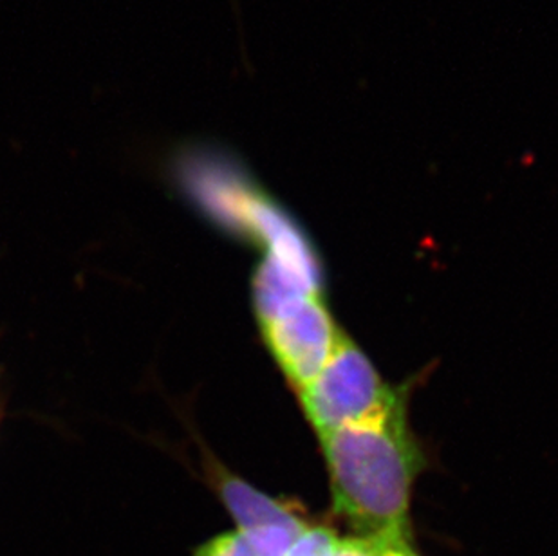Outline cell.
I'll return each instance as SVG.
<instances>
[{
    "mask_svg": "<svg viewBox=\"0 0 558 556\" xmlns=\"http://www.w3.org/2000/svg\"><path fill=\"white\" fill-rule=\"evenodd\" d=\"M332 513L353 536L412 539L411 499L423 456L405 420V398L369 420L320 437Z\"/></svg>",
    "mask_w": 558,
    "mask_h": 556,
    "instance_id": "obj_1",
    "label": "cell"
},
{
    "mask_svg": "<svg viewBox=\"0 0 558 556\" xmlns=\"http://www.w3.org/2000/svg\"><path fill=\"white\" fill-rule=\"evenodd\" d=\"M299 394L307 420L320 437L369 420L405 398L379 378L369 358L345 336L320 373Z\"/></svg>",
    "mask_w": 558,
    "mask_h": 556,
    "instance_id": "obj_2",
    "label": "cell"
},
{
    "mask_svg": "<svg viewBox=\"0 0 558 556\" xmlns=\"http://www.w3.org/2000/svg\"><path fill=\"white\" fill-rule=\"evenodd\" d=\"M258 322L269 351L299 392L320 373L343 336L320 294L295 300Z\"/></svg>",
    "mask_w": 558,
    "mask_h": 556,
    "instance_id": "obj_3",
    "label": "cell"
},
{
    "mask_svg": "<svg viewBox=\"0 0 558 556\" xmlns=\"http://www.w3.org/2000/svg\"><path fill=\"white\" fill-rule=\"evenodd\" d=\"M217 494L232 515L239 531H255L282 524H310L311 520L301 504L277 499L253 488L243 479L235 478L227 470H217Z\"/></svg>",
    "mask_w": 558,
    "mask_h": 556,
    "instance_id": "obj_4",
    "label": "cell"
},
{
    "mask_svg": "<svg viewBox=\"0 0 558 556\" xmlns=\"http://www.w3.org/2000/svg\"><path fill=\"white\" fill-rule=\"evenodd\" d=\"M338 539L331 525L311 524L286 556H331Z\"/></svg>",
    "mask_w": 558,
    "mask_h": 556,
    "instance_id": "obj_5",
    "label": "cell"
},
{
    "mask_svg": "<svg viewBox=\"0 0 558 556\" xmlns=\"http://www.w3.org/2000/svg\"><path fill=\"white\" fill-rule=\"evenodd\" d=\"M192 556H260L252 542L241 531H227L211 536L210 541L195 547Z\"/></svg>",
    "mask_w": 558,
    "mask_h": 556,
    "instance_id": "obj_6",
    "label": "cell"
},
{
    "mask_svg": "<svg viewBox=\"0 0 558 556\" xmlns=\"http://www.w3.org/2000/svg\"><path fill=\"white\" fill-rule=\"evenodd\" d=\"M331 556H379V541H367L353 535L338 539Z\"/></svg>",
    "mask_w": 558,
    "mask_h": 556,
    "instance_id": "obj_7",
    "label": "cell"
},
{
    "mask_svg": "<svg viewBox=\"0 0 558 556\" xmlns=\"http://www.w3.org/2000/svg\"><path fill=\"white\" fill-rule=\"evenodd\" d=\"M379 556H423L416 552L412 539L379 541Z\"/></svg>",
    "mask_w": 558,
    "mask_h": 556,
    "instance_id": "obj_8",
    "label": "cell"
}]
</instances>
